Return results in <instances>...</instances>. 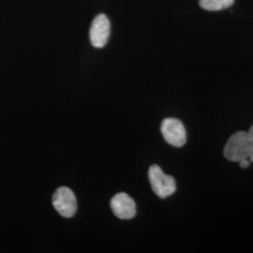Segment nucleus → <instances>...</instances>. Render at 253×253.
<instances>
[{
	"label": "nucleus",
	"instance_id": "nucleus-3",
	"mask_svg": "<svg viewBox=\"0 0 253 253\" xmlns=\"http://www.w3.org/2000/svg\"><path fill=\"white\" fill-rule=\"evenodd\" d=\"M161 130L163 138L169 145L181 147L187 142L186 128L180 120L176 118H165L162 123Z\"/></svg>",
	"mask_w": 253,
	"mask_h": 253
},
{
	"label": "nucleus",
	"instance_id": "nucleus-9",
	"mask_svg": "<svg viewBox=\"0 0 253 253\" xmlns=\"http://www.w3.org/2000/svg\"><path fill=\"white\" fill-rule=\"evenodd\" d=\"M249 130H250V131H252V132H253V126H251V128H250Z\"/></svg>",
	"mask_w": 253,
	"mask_h": 253
},
{
	"label": "nucleus",
	"instance_id": "nucleus-6",
	"mask_svg": "<svg viewBox=\"0 0 253 253\" xmlns=\"http://www.w3.org/2000/svg\"><path fill=\"white\" fill-rule=\"evenodd\" d=\"M111 208L114 214L121 219H130L135 217V202L124 192L118 193L112 198Z\"/></svg>",
	"mask_w": 253,
	"mask_h": 253
},
{
	"label": "nucleus",
	"instance_id": "nucleus-5",
	"mask_svg": "<svg viewBox=\"0 0 253 253\" xmlns=\"http://www.w3.org/2000/svg\"><path fill=\"white\" fill-rule=\"evenodd\" d=\"M111 25L105 14H99L92 22L89 37L91 44L96 48H101L107 43L110 36Z\"/></svg>",
	"mask_w": 253,
	"mask_h": 253
},
{
	"label": "nucleus",
	"instance_id": "nucleus-7",
	"mask_svg": "<svg viewBox=\"0 0 253 253\" xmlns=\"http://www.w3.org/2000/svg\"><path fill=\"white\" fill-rule=\"evenodd\" d=\"M235 0H199L201 8L209 11H217L233 6Z\"/></svg>",
	"mask_w": 253,
	"mask_h": 253
},
{
	"label": "nucleus",
	"instance_id": "nucleus-1",
	"mask_svg": "<svg viewBox=\"0 0 253 253\" xmlns=\"http://www.w3.org/2000/svg\"><path fill=\"white\" fill-rule=\"evenodd\" d=\"M224 157L233 163L253 157V132L237 131L231 136L223 150Z\"/></svg>",
	"mask_w": 253,
	"mask_h": 253
},
{
	"label": "nucleus",
	"instance_id": "nucleus-8",
	"mask_svg": "<svg viewBox=\"0 0 253 253\" xmlns=\"http://www.w3.org/2000/svg\"><path fill=\"white\" fill-rule=\"evenodd\" d=\"M250 164H251V162L248 160V159H246V160H242V161H240L239 162V165H240V167L241 168H248L249 166H250Z\"/></svg>",
	"mask_w": 253,
	"mask_h": 253
},
{
	"label": "nucleus",
	"instance_id": "nucleus-4",
	"mask_svg": "<svg viewBox=\"0 0 253 253\" xmlns=\"http://www.w3.org/2000/svg\"><path fill=\"white\" fill-rule=\"evenodd\" d=\"M53 206L62 217H73L77 210V201L73 190L66 187L56 190L53 196Z\"/></svg>",
	"mask_w": 253,
	"mask_h": 253
},
{
	"label": "nucleus",
	"instance_id": "nucleus-2",
	"mask_svg": "<svg viewBox=\"0 0 253 253\" xmlns=\"http://www.w3.org/2000/svg\"><path fill=\"white\" fill-rule=\"evenodd\" d=\"M148 178L152 190L160 198L171 196L176 190L174 178L163 172L160 166L152 165L148 171Z\"/></svg>",
	"mask_w": 253,
	"mask_h": 253
}]
</instances>
